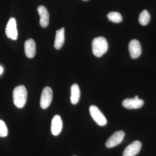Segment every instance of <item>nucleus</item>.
Segmentation results:
<instances>
[{"label":"nucleus","mask_w":156,"mask_h":156,"mask_svg":"<svg viewBox=\"0 0 156 156\" xmlns=\"http://www.w3.org/2000/svg\"><path fill=\"white\" fill-rule=\"evenodd\" d=\"M13 102L16 107L21 108L25 106L27 100V92L22 85L14 88L13 92Z\"/></svg>","instance_id":"f257e3e1"},{"label":"nucleus","mask_w":156,"mask_h":156,"mask_svg":"<svg viewBox=\"0 0 156 156\" xmlns=\"http://www.w3.org/2000/svg\"><path fill=\"white\" fill-rule=\"evenodd\" d=\"M108 49V44L106 39L100 37L93 39L92 42V51L93 54L97 57L103 56Z\"/></svg>","instance_id":"f03ea898"},{"label":"nucleus","mask_w":156,"mask_h":156,"mask_svg":"<svg viewBox=\"0 0 156 156\" xmlns=\"http://www.w3.org/2000/svg\"><path fill=\"white\" fill-rule=\"evenodd\" d=\"M89 112L92 119L98 126H104L106 125L107 121L106 118L98 107L95 105H91L89 107Z\"/></svg>","instance_id":"7ed1b4c3"},{"label":"nucleus","mask_w":156,"mask_h":156,"mask_svg":"<svg viewBox=\"0 0 156 156\" xmlns=\"http://www.w3.org/2000/svg\"><path fill=\"white\" fill-rule=\"evenodd\" d=\"M53 99V91L50 87H45L42 91L40 100V106L45 109L49 107Z\"/></svg>","instance_id":"20e7f679"},{"label":"nucleus","mask_w":156,"mask_h":156,"mask_svg":"<svg viewBox=\"0 0 156 156\" xmlns=\"http://www.w3.org/2000/svg\"><path fill=\"white\" fill-rule=\"evenodd\" d=\"M125 135V132L122 131H116L107 140L105 146L108 148H112L116 146L122 142Z\"/></svg>","instance_id":"39448f33"},{"label":"nucleus","mask_w":156,"mask_h":156,"mask_svg":"<svg viewBox=\"0 0 156 156\" xmlns=\"http://www.w3.org/2000/svg\"><path fill=\"white\" fill-rule=\"evenodd\" d=\"M5 33L6 35L8 37L13 40H17L18 35L17 24L16 20L14 17H11L9 19L6 26Z\"/></svg>","instance_id":"423d86ee"},{"label":"nucleus","mask_w":156,"mask_h":156,"mask_svg":"<svg viewBox=\"0 0 156 156\" xmlns=\"http://www.w3.org/2000/svg\"><path fill=\"white\" fill-rule=\"evenodd\" d=\"M141 146L142 144L140 141L135 140L126 148L123 152L122 156H136L139 154Z\"/></svg>","instance_id":"0eeeda50"},{"label":"nucleus","mask_w":156,"mask_h":156,"mask_svg":"<svg viewBox=\"0 0 156 156\" xmlns=\"http://www.w3.org/2000/svg\"><path fill=\"white\" fill-rule=\"evenodd\" d=\"M130 56L132 58H138L141 53V48L140 43L136 40H132L128 46Z\"/></svg>","instance_id":"6e6552de"},{"label":"nucleus","mask_w":156,"mask_h":156,"mask_svg":"<svg viewBox=\"0 0 156 156\" xmlns=\"http://www.w3.org/2000/svg\"><path fill=\"white\" fill-rule=\"evenodd\" d=\"M144 102L139 98H126L123 101L122 105L125 108L129 109L140 108L144 105Z\"/></svg>","instance_id":"1a4fd4ad"},{"label":"nucleus","mask_w":156,"mask_h":156,"mask_svg":"<svg viewBox=\"0 0 156 156\" xmlns=\"http://www.w3.org/2000/svg\"><path fill=\"white\" fill-rule=\"evenodd\" d=\"M62 128V122L61 117L56 115L53 117L51 122V131L54 136H57L60 134Z\"/></svg>","instance_id":"9d476101"},{"label":"nucleus","mask_w":156,"mask_h":156,"mask_svg":"<svg viewBox=\"0 0 156 156\" xmlns=\"http://www.w3.org/2000/svg\"><path fill=\"white\" fill-rule=\"evenodd\" d=\"M37 11L40 17V25L44 28L47 27L49 23V14L48 10L44 6L40 5L38 7Z\"/></svg>","instance_id":"9b49d317"},{"label":"nucleus","mask_w":156,"mask_h":156,"mask_svg":"<svg viewBox=\"0 0 156 156\" xmlns=\"http://www.w3.org/2000/svg\"><path fill=\"white\" fill-rule=\"evenodd\" d=\"M24 50L26 55L29 58H33L36 54V46L33 39L27 40L24 44Z\"/></svg>","instance_id":"f8f14e48"},{"label":"nucleus","mask_w":156,"mask_h":156,"mask_svg":"<svg viewBox=\"0 0 156 156\" xmlns=\"http://www.w3.org/2000/svg\"><path fill=\"white\" fill-rule=\"evenodd\" d=\"M65 30L63 27L56 31V37L54 42V47L57 50H59L63 46L64 43Z\"/></svg>","instance_id":"ddd939ff"},{"label":"nucleus","mask_w":156,"mask_h":156,"mask_svg":"<svg viewBox=\"0 0 156 156\" xmlns=\"http://www.w3.org/2000/svg\"><path fill=\"white\" fill-rule=\"evenodd\" d=\"M80 97V91L79 86L76 84H73L71 87V102L73 105L78 103Z\"/></svg>","instance_id":"4468645a"},{"label":"nucleus","mask_w":156,"mask_h":156,"mask_svg":"<svg viewBox=\"0 0 156 156\" xmlns=\"http://www.w3.org/2000/svg\"><path fill=\"white\" fill-rule=\"evenodd\" d=\"M151 16L147 10H143L139 15V22L141 25H147L150 20Z\"/></svg>","instance_id":"2eb2a0df"},{"label":"nucleus","mask_w":156,"mask_h":156,"mask_svg":"<svg viewBox=\"0 0 156 156\" xmlns=\"http://www.w3.org/2000/svg\"><path fill=\"white\" fill-rule=\"evenodd\" d=\"M108 18L110 21L119 23L122 20V17L119 13L118 12H111L107 15Z\"/></svg>","instance_id":"dca6fc26"},{"label":"nucleus","mask_w":156,"mask_h":156,"mask_svg":"<svg viewBox=\"0 0 156 156\" xmlns=\"http://www.w3.org/2000/svg\"><path fill=\"white\" fill-rule=\"evenodd\" d=\"M8 130L5 123L2 120H0V136L5 137L8 135Z\"/></svg>","instance_id":"f3484780"},{"label":"nucleus","mask_w":156,"mask_h":156,"mask_svg":"<svg viewBox=\"0 0 156 156\" xmlns=\"http://www.w3.org/2000/svg\"><path fill=\"white\" fill-rule=\"evenodd\" d=\"M3 72V68L2 67V66H0V75Z\"/></svg>","instance_id":"a211bd4d"},{"label":"nucleus","mask_w":156,"mask_h":156,"mask_svg":"<svg viewBox=\"0 0 156 156\" xmlns=\"http://www.w3.org/2000/svg\"><path fill=\"white\" fill-rule=\"evenodd\" d=\"M134 98H138V96H137V95H136V96H135V97H134Z\"/></svg>","instance_id":"6ab92c4d"},{"label":"nucleus","mask_w":156,"mask_h":156,"mask_svg":"<svg viewBox=\"0 0 156 156\" xmlns=\"http://www.w3.org/2000/svg\"><path fill=\"white\" fill-rule=\"evenodd\" d=\"M84 1H87V0H84Z\"/></svg>","instance_id":"aec40b11"},{"label":"nucleus","mask_w":156,"mask_h":156,"mask_svg":"<svg viewBox=\"0 0 156 156\" xmlns=\"http://www.w3.org/2000/svg\"></svg>","instance_id":"412c9836"}]
</instances>
